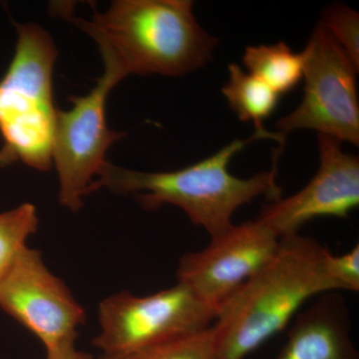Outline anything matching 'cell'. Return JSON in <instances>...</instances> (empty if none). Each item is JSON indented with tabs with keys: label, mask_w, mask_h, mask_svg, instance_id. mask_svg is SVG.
<instances>
[{
	"label": "cell",
	"mask_w": 359,
	"mask_h": 359,
	"mask_svg": "<svg viewBox=\"0 0 359 359\" xmlns=\"http://www.w3.org/2000/svg\"><path fill=\"white\" fill-rule=\"evenodd\" d=\"M191 0H116L92 20L73 15L68 4L53 13L87 33L102 55L104 69L120 80L130 74L182 76L212 57L219 40L205 32Z\"/></svg>",
	"instance_id": "obj_1"
},
{
	"label": "cell",
	"mask_w": 359,
	"mask_h": 359,
	"mask_svg": "<svg viewBox=\"0 0 359 359\" xmlns=\"http://www.w3.org/2000/svg\"><path fill=\"white\" fill-rule=\"evenodd\" d=\"M330 252L299 233L280 238L268 264L222 304L212 323L217 359H245L278 334L311 297L339 292Z\"/></svg>",
	"instance_id": "obj_2"
},
{
	"label": "cell",
	"mask_w": 359,
	"mask_h": 359,
	"mask_svg": "<svg viewBox=\"0 0 359 359\" xmlns=\"http://www.w3.org/2000/svg\"><path fill=\"white\" fill-rule=\"evenodd\" d=\"M252 140V136L233 140L216 154L177 171H135L107 162L89 194L102 188L132 194L147 211L165 204L176 205L210 237H216L233 226V212L242 205L261 196L273 202L280 199L282 189L276 184L275 170L249 179L238 178L229 170L233 156Z\"/></svg>",
	"instance_id": "obj_3"
},
{
	"label": "cell",
	"mask_w": 359,
	"mask_h": 359,
	"mask_svg": "<svg viewBox=\"0 0 359 359\" xmlns=\"http://www.w3.org/2000/svg\"><path fill=\"white\" fill-rule=\"evenodd\" d=\"M18 42L0 80V134L4 150L27 166L46 172L53 165L56 113L52 72L58 50L36 23H14Z\"/></svg>",
	"instance_id": "obj_4"
},
{
	"label": "cell",
	"mask_w": 359,
	"mask_h": 359,
	"mask_svg": "<svg viewBox=\"0 0 359 359\" xmlns=\"http://www.w3.org/2000/svg\"><path fill=\"white\" fill-rule=\"evenodd\" d=\"M217 311L182 283L146 297L116 292L99 304L100 332L93 344L104 355L128 353L211 327Z\"/></svg>",
	"instance_id": "obj_5"
},
{
	"label": "cell",
	"mask_w": 359,
	"mask_h": 359,
	"mask_svg": "<svg viewBox=\"0 0 359 359\" xmlns=\"http://www.w3.org/2000/svg\"><path fill=\"white\" fill-rule=\"evenodd\" d=\"M304 51V97L292 112L276 122V133L287 139L295 130H314L358 146V68L320 22Z\"/></svg>",
	"instance_id": "obj_6"
},
{
	"label": "cell",
	"mask_w": 359,
	"mask_h": 359,
	"mask_svg": "<svg viewBox=\"0 0 359 359\" xmlns=\"http://www.w3.org/2000/svg\"><path fill=\"white\" fill-rule=\"evenodd\" d=\"M119 82L104 70L87 95L71 96L72 108L56 113L52 161L57 170L59 203L70 211L77 212L83 205L94 178L108 162V149L126 136L108 128L106 122V101Z\"/></svg>",
	"instance_id": "obj_7"
},
{
	"label": "cell",
	"mask_w": 359,
	"mask_h": 359,
	"mask_svg": "<svg viewBox=\"0 0 359 359\" xmlns=\"http://www.w3.org/2000/svg\"><path fill=\"white\" fill-rule=\"evenodd\" d=\"M0 309L43 344L47 351L76 342L86 314L39 250L25 245L0 280Z\"/></svg>",
	"instance_id": "obj_8"
},
{
	"label": "cell",
	"mask_w": 359,
	"mask_h": 359,
	"mask_svg": "<svg viewBox=\"0 0 359 359\" xmlns=\"http://www.w3.org/2000/svg\"><path fill=\"white\" fill-rule=\"evenodd\" d=\"M280 238L259 219L233 224L198 252H186L178 283L218 313L233 292L276 254Z\"/></svg>",
	"instance_id": "obj_9"
},
{
	"label": "cell",
	"mask_w": 359,
	"mask_h": 359,
	"mask_svg": "<svg viewBox=\"0 0 359 359\" xmlns=\"http://www.w3.org/2000/svg\"><path fill=\"white\" fill-rule=\"evenodd\" d=\"M320 168L308 185L290 197L275 201L259 215L278 238L299 233L320 217L347 218L359 205V159L347 154L341 142L318 134Z\"/></svg>",
	"instance_id": "obj_10"
},
{
	"label": "cell",
	"mask_w": 359,
	"mask_h": 359,
	"mask_svg": "<svg viewBox=\"0 0 359 359\" xmlns=\"http://www.w3.org/2000/svg\"><path fill=\"white\" fill-rule=\"evenodd\" d=\"M337 292L323 294L297 316L276 359H359L346 304Z\"/></svg>",
	"instance_id": "obj_11"
},
{
	"label": "cell",
	"mask_w": 359,
	"mask_h": 359,
	"mask_svg": "<svg viewBox=\"0 0 359 359\" xmlns=\"http://www.w3.org/2000/svg\"><path fill=\"white\" fill-rule=\"evenodd\" d=\"M229 80L222 89L231 109L242 121L254 123L255 140L276 141L280 148L273 156V162L283 152L285 139L276 132L268 131L264 122L273 114L278 107L280 95L259 78L245 72L238 65H229Z\"/></svg>",
	"instance_id": "obj_12"
},
{
	"label": "cell",
	"mask_w": 359,
	"mask_h": 359,
	"mask_svg": "<svg viewBox=\"0 0 359 359\" xmlns=\"http://www.w3.org/2000/svg\"><path fill=\"white\" fill-rule=\"evenodd\" d=\"M243 63L250 75L280 96L292 92L304 79L306 54L292 51L285 42L248 46Z\"/></svg>",
	"instance_id": "obj_13"
},
{
	"label": "cell",
	"mask_w": 359,
	"mask_h": 359,
	"mask_svg": "<svg viewBox=\"0 0 359 359\" xmlns=\"http://www.w3.org/2000/svg\"><path fill=\"white\" fill-rule=\"evenodd\" d=\"M101 359H217L216 340L211 327L197 334L128 353L103 355Z\"/></svg>",
	"instance_id": "obj_14"
},
{
	"label": "cell",
	"mask_w": 359,
	"mask_h": 359,
	"mask_svg": "<svg viewBox=\"0 0 359 359\" xmlns=\"http://www.w3.org/2000/svg\"><path fill=\"white\" fill-rule=\"evenodd\" d=\"M37 226V210L30 203L0 212V280L26 245L28 238L36 231Z\"/></svg>",
	"instance_id": "obj_15"
},
{
	"label": "cell",
	"mask_w": 359,
	"mask_h": 359,
	"mask_svg": "<svg viewBox=\"0 0 359 359\" xmlns=\"http://www.w3.org/2000/svg\"><path fill=\"white\" fill-rule=\"evenodd\" d=\"M321 25L359 69V14L344 4L328 7Z\"/></svg>",
	"instance_id": "obj_16"
},
{
	"label": "cell",
	"mask_w": 359,
	"mask_h": 359,
	"mask_svg": "<svg viewBox=\"0 0 359 359\" xmlns=\"http://www.w3.org/2000/svg\"><path fill=\"white\" fill-rule=\"evenodd\" d=\"M328 275L337 290H359V245L340 256L330 252L327 262Z\"/></svg>",
	"instance_id": "obj_17"
},
{
	"label": "cell",
	"mask_w": 359,
	"mask_h": 359,
	"mask_svg": "<svg viewBox=\"0 0 359 359\" xmlns=\"http://www.w3.org/2000/svg\"><path fill=\"white\" fill-rule=\"evenodd\" d=\"M46 359H95L91 354L78 351L75 344L58 347L46 351Z\"/></svg>",
	"instance_id": "obj_18"
},
{
	"label": "cell",
	"mask_w": 359,
	"mask_h": 359,
	"mask_svg": "<svg viewBox=\"0 0 359 359\" xmlns=\"http://www.w3.org/2000/svg\"><path fill=\"white\" fill-rule=\"evenodd\" d=\"M14 162H16V160L14 159L13 156L2 148L1 150H0V167L13 164Z\"/></svg>",
	"instance_id": "obj_19"
}]
</instances>
